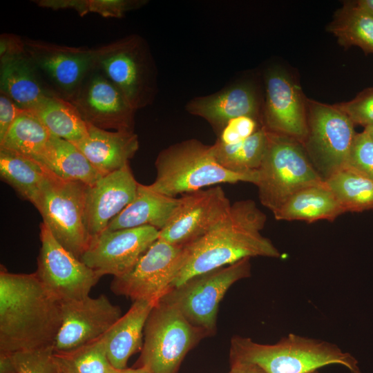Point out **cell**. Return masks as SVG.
I'll list each match as a JSON object with an SVG mask.
<instances>
[{"instance_id":"cell-1","label":"cell","mask_w":373,"mask_h":373,"mask_svg":"<svg viewBox=\"0 0 373 373\" xmlns=\"http://www.w3.org/2000/svg\"><path fill=\"white\" fill-rule=\"evenodd\" d=\"M267 216L252 200L232 203L205 234L183 247L180 269L171 289L195 276L253 257L279 258L280 254L261 231Z\"/></svg>"},{"instance_id":"cell-2","label":"cell","mask_w":373,"mask_h":373,"mask_svg":"<svg viewBox=\"0 0 373 373\" xmlns=\"http://www.w3.org/2000/svg\"><path fill=\"white\" fill-rule=\"evenodd\" d=\"M62 321L61 303L37 274L0 269V352L52 347Z\"/></svg>"},{"instance_id":"cell-3","label":"cell","mask_w":373,"mask_h":373,"mask_svg":"<svg viewBox=\"0 0 373 373\" xmlns=\"http://www.w3.org/2000/svg\"><path fill=\"white\" fill-rule=\"evenodd\" d=\"M229 358L231 363L254 364L266 373H312L329 365H340L352 373H359L356 358L337 345L294 334L271 345L235 336L231 340Z\"/></svg>"},{"instance_id":"cell-4","label":"cell","mask_w":373,"mask_h":373,"mask_svg":"<svg viewBox=\"0 0 373 373\" xmlns=\"http://www.w3.org/2000/svg\"><path fill=\"white\" fill-rule=\"evenodd\" d=\"M156 178L148 185L152 191L171 198L219 184L240 182L256 184L258 172L238 173L222 166L216 159L211 145L196 139L172 144L157 155Z\"/></svg>"},{"instance_id":"cell-5","label":"cell","mask_w":373,"mask_h":373,"mask_svg":"<svg viewBox=\"0 0 373 373\" xmlns=\"http://www.w3.org/2000/svg\"><path fill=\"white\" fill-rule=\"evenodd\" d=\"M260 203L275 213L295 193L325 179L297 140L268 131L265 155L257 171Z\"/></svg>"},{"instance_id":"cell-6","label":"cell","mask_w":373,"mask_h":373,"mask_svg":"<svg viewBox=\"0 0 373 373\" xmlns=\"http://www.w3.org/2000/svg\"><path fill=\"white\" fill-rule=\"evenodd\" d=\"M95 63L136 111L151 105L157 93V70L147 41L130 35L94 48Z\"/></svg>"},{"instance_id":"cell-7","label":"cell","mask_w":373,"mask_h":373,"mask_svg":"<svg viewBox=\"0 0 373 373\" xmlns=\"http://www.w3.org/2000/svg\"><path fill=\"white\" fill-rule=\"evenodd\" d=\"M209 335L173 305L160 299L146 320L138 367L149 373H176L188 352Z\"/></svg>"},{"instance_id":"cell-8","label":"cell","mask_w":373,"mask_h":373,"mask_svg":"<svg viewBox=\"0 0 373 373\" xmlns=\"http://www.w3.org/2000/svg\"><path fill=\"white\" fill-rule=\"evenodd\" d=\"M87 186L47 171L35 205L55 239L79 259L90 242L86 220Z\"/></svg>"},{"instance_id":"cell-9","label":"cell","mask_w":373,"mask_h":373,"mask_svg":"<svg viewBox=\"0 0 373 373\" xmlns=\"http://www.w3.org/2000/svg\"><path fill=\"white\" fill-rule=\"evenodd\" d=\"M250 276V258H244L192 277L169 289L160 299L175 306L191 325L213 335L219 305L227 291Z\"/></svg>"},{"instance_id":"cell-10","label":"cell","mask_w":373,"mask_h":373,"mask_svg":"<svg viewBox=\"0 0 373 373\" xmlns=\"http://www.w3.org/2000/svg\"><path fill=\"white\" fill-rule=\"evenodd\" d=\"M307 134L303 145L326 180L347 165L357 133L354 124L335 105L307 99Z\"/></svg>"},{"instance_id":"cell-11","label":"cell","mask_w":373,"mask_h":373,"mask_svg":"<svg viewBox=\"0 0 373 373\" xmlns=\"http://www.w3.org/2000/svg\"><path fill=\"white\" fill-rule=\"evenodd\" d=\"M24 48L44 88L69 101L95 66L93 48L23 37Z\"/></svg>"},{"instance_id":"cell-12","label":"cell","mask_w":373,"mask_h":373,"mask_svg":"<svg viewBox=\"0 0 373 373\" xmlns=\"http://www.w3.org/2000/svg\"><path fill=\"white\" fill-rule=\"evenodd\" d=\"M40 240L35 274L48 292L61 303L89 296L102 276L65 249L43 222Z\"/></svg>"},{"instance_id":"cell-13","label":"cell","mask_w":373,"mask_h":373,"mask_svg":"<svg viewBox=\"0 0 373 373\" xmlns=\"http://www.w3.org/2000/svg\"><path fill=\"white\" fill-rule=\"evenodd\" d=\"M184 249L157 239L127 274L114 277L111 289L133 301L157 302L171 288L182 262Z\"/></svg>"},{"instance_id":"cell-14","label":"cell","mask_w":373,"mask_h":373,"mask_svg":"<svg viewBox=\"0 0 373 373\" xmlns=\"http://www.w3.org/2000/svg\"><path fill=\"white\" fill-rule=\"evenodd\" d=\"M68 102L88 124L107 131H134L136 110L95 63Z\"/></svg>"},{"instance_id":"cell-15","label":"cell","mask_w":373,"mask_h":373,"mask_svg":"<svg viewBox=\"0 0 373 373\" xmlns=\"http://www.w3.org/2000/svg\"><path fill=\"white\" fill-rule=\"evenodd\" d=\"M159 233L151 226L104 230L90 240L80 260L102 276L119 277L133 268Z\"/></svg>"},{"instance_id":"cell-16","label":"cell","mask_w":373,"mask_h":373,"mask_svg":"<svg viewBox=\"0 0 373 373\" xmlns=\"http://www.w3.org/2000/svg\"><path fill=\"white\" fill-rule=\"evenodd\" d=\"M231 203L218 185L183 194L158 239L184 247L212 228L229 210Z\"/></svg>"},{"instance_id":"cell-17","label":"cell","mask_w":373,"mask_h":373,"mask_svg":"<svg viewBox=\"0 0 373 373\" xmlns=\"http://www.w3.org/2000/svg\"><path fill=\"white\" fill-rule=\"evenodd\" d=\"M62 321L54 341L55 353L77 349L104 336L122 316L104 294L61 303Z\"/></svg>"},{"instance_id":"cell-18","label":"cell","mask_w":373,"mask_h":373,"mask_svg":"<svg viewBox=\"0 0 373 373\" xmlns=\"http://www.w3.org/2000/svg\"><path fill=\"white\" fill-rule=\"evenodd\" d=\"M262 124L271 133L303 143L307 134L306 101L299 86L283 70H269L265 77Z\"/></svg>"},{"instance_id":"cell-19","label":"cell","mask_w":373,"mask_h":373,"mask_svg":"<svg viewBox=\"0 0 373 373\" xmlns=\"http://www.w3.org/2000/svg\"><path fill=\"white\" fill-rule=\"evenodd\" d=\"M0 93L30 111L52 96L41 83L26 52L23 37L13 34L0 37Z\"/></svg>"},{"instance_id":"cell-20","label":"cell","mask_w":373,"mask_h":373,"mask_svg":"<svg viewBox=\"0 0 373 373\" xmlns=\"http://www.w3.org/2000/svg\"><path fill=\"white\" fill-rule=\"evenodd\" d=\"M139 184L128 164L87 186L86 220L90 240L106 230L109 222L134 200Z\"/></svg>"},{"instance_id":"cell-21","label":"cell","mask_w":373,"mask_h":373,"mask_svg":"<svg viewBox=\"0 0 373 373\" xmlns=\"http://www.w3.org/2000/svg\"><path fill=\"white\" fill-rule=\"evenodd\" d=\"M185 110L205 119L218 135L231 119L251 116L262 121L259 98L255 88L247 84H234L215 93L189 100Z\"/></svg>"},{"instance_id":"cell-22","label":"cell","mask_w":373,"mask_h":373,"mask_svg":"<svg viewBox=\"0 0 373 373\" xmlns=\"http://www.w3.org/2000/svg\"><path fill=\"white\" fill-rule=\"evenodd\" d=\"M88 131L84 139L73 144L102 175L128 164L139 149L138 137L134 131H107L90 124Z\"/></svg>"},{"instance_id":"cell-23","label":"cell","mask_w":373,"mask_h":373,"mask_svg":"<svg viewBox=\"0 0 373 373\" xmlns=\"http://www.w3.org/2000/svg\"><path fill=\"white\" fill-rule=\"evenodd\" d=\"M156 303L147 300L134 301L127 312L104 334L107 358L114 368H126L128 358L141 352L145 324Z\"/></svg>"},{"instance_id":"cell-24","label":"cell","mask_w":373,"mask_h":373,"mask_svg":"<svg viewBox=\"0 0 373 373\" xmlns=\"http://www.w3.org/2000/svg\"><path fill=\"white\" fill-rule=\"evenodd\" d=\"M345 211L325 180L305 187L293 194L275 213L276 220L333 221Z\"/></svg>"},{"instance_id":"cell-25","label":"cell","mask_w":373,"mask_h":373,"mask_svg":"<svg viewBox=\"0 0 373 373\" xmlns=\"http://www.w3.org/2000/svg\"><path fill=\"white\" fill-rule=\"evenodd\" d=\"M171 198L139 184L134 200L108 224L106 230H118L142 226L162 229L179 203Z\"/></svg>"},{"instance_id":"cell-26","label":"cell","mask_w":373,"mask_h":373,"mask_svg":"<svg viewBox=\"0 0 373 373\" xmlns=\"http://www.w3.org/2000/svg\"><path fill=\"white\" fill-rule=\"evenodd\" d=\"M39 164L61 179L88 186L93 185L103 176L74 144L53 135Z\"/></svg>"},{"instance_id":"cell-27","label":"cell","mask_w":373,"mask_h":373,"mask_svg":"<svg viewBox=\"0 0 373 373\" xmlns=\"http://www.w3.org/2000/svg\"><path fill=\"white\" fill-rule=\"evenodd\" d=\"M46 173V169L36 161L0 148V176L2 181L35 207Z\"/></svg>"},{"instance_id":"cell-28","label":"cell","mask_w":373,"mask_h":373,"mask_svg":"<svg viewBox=\"0 0 373 373\" xmlns=\"http://www.w3.org/2000/svg\"><path fill=\"white\" fill-rule=\"evenodd\" d=\"M52 136L32 111L25 110L0 141V148L16 152L40 163L47 152Z\"/></svg>"},{"instance_id":"cell-29","label":"cell","mask_w":373,"mask_h":373,"mask_svg":"<svg viewBox=\"0 0 373 373\" xmlns=\"http://www.w3.org/2000/svg\"><path fill=\"white\" fill-rule=\"evenodd\" d=\"M32 112L55 137L75 143L88 134V124L76 108L61 98L48 97Z\"/></svg>"},{"instance_id":"cell-30","label":"cell","mask_w":373,"mask_h":373,"mask_svg":"<svg viewBox=\"0 0 373 373\" xmlns=\"http://www.w3.org/2000/svg\"><path fill=\"white\" fill-rule=\"evenodd\" d=\"M268 131L262 126L246 140L232 145L216 142L211 145L216 160L224 168L238 173L257 172L265 155Z\"/></svg>"},{"instance_id":"cell-31","label":"cell","mask_w":373,"mask_h":373,"mask_svg":"<svg viewBox=\"0 0 373 373\" xmlns=\"http://www.w3.org/2000/svg\"><path fill=\"white\" fill-rule=\"evenodd\" d=\"M345 212L373 209V180L345 166L325 180Z\"/></svg>"},{"instance_id":"cell-32","label":"cell","mask_w":373,"mask_h":373,"mask_svg":"<svg viewBox=\"0 0 373 373\" xmlns=\"http://www.w3.org/2000/svg\"><path fill=\"white\" fill-rule=\"evenodd\" d=\"M343 46H356L366 53H373V18L347 3L341 8L328 26Z\"/></svg>"},{"instance_id":"cell-33","label":"cell","mask_w":373,"mask_h":373,"mask_svg":"<svg viewBox=\"0 0 373 373\" xmlns=\"http://www.w3.org/2000/svg\"><path fill=\"white\" fill-rule=\"evenodd\" d=\"M59 373H111L113 367L106 355L104 335L77 349L55 353Z\"/></svg>"},{"instance_id":"cell-34","label":"cell","mask_w":373,"mask_h":373,"mask_svg":"<svg viewBox=\"0 0 373 373\" xmlns=\"http://www.w3.org/2000/svg\"><path fill=\"white\" fill-rule=\"evenodd\" d=\"M142 0H61V9H73L81 16L95 12L104 17L120 18L133 9L146 3Z\"/></svg>"},{"instance_id":"cell-35","label":"cell","mask_w":373,"mask_h":373,"mask_svg":"<svg viewBox=\"0 0 373 373\" xmlns=\"http://www.w3.org/2000/svg\"><path fill=\"white\" fill-rule=\"evenodd\" d=\"M18 373H59L52 347L12 354Z\"/></svg>"},{"instance_id":"cell-36","label":"cell","mask_w":373,"mask_h":373,"mask_svg":"<svg viewBox=\"0 0 373 373\" xmlns=\"http://www.w3.org/2000/svg\"><path fill=\"white\" fill-rule=\"evenodd\" d=\"M355 124L373 125V88H367L352 100L334 104Z\"/></svg>"},{"instance_id":"cell-37","label":"cell","mask_w":373,"mask_h":373,"mask_svg":"<svg viewBox=\"0 0 373 373\" xmlns=\"http://www.w3.org/2000/svg\"><path fill=\"white\" fill-rule=\"evenodd\" d=\"M347 166L373 180V140L363 131L356 135Z\"/></svg>"},{"instance_id":"cell-38","label":"cell","mask_w":373,"mask_h":373,"mask_svg":"<svg viewBox=\"0 0 373 373\" xmlns=\"http://www.w3.org/2000/svg\"><path fill=\"white\" fill-rule=\"evenodd\" d=\"M262 121L251 116H240L228 122L218 135L217 142L224 145L239 143L262 126Z\"/></svg>"},{"instance_id":"cell-39","label":"cell","mask_w":373,"mask_h":373,"mask_svg":"<svg viewBox=\"0 0 373 373\" xmlns=\"http://www.w3.org/2000/svg\"><path fill=\"white\" fill-rule=\"evenodd\" d=\"M24 111L7 95L0 93V141Z\"/></svg>"},{"instance_id":"cell-40","label":"cell","mask_w":373,"mask_h":373,"mask_svg":"<svg viewBox=\"0 0 373 373\" xmlns=\"http://www.w3.org/2000/svg\"><path fill=\"white\" fill-rule=\"evenodd\" d=\"M229 373H266L260 367L246 363H231Z\"/></svg>"},{"instance_id":"cell-41","label":"cell","mask_w":373,"mask_h":373,"mask_svg":"<svg viewBox=\"0 0 373 373\" xmlns=\"http://www.w3.org/2000/svg\"><path fill=\"white\" fill-rule=\"evenodd\" d=\"M0 373H18L12 354L0 352Z\"/></svg>"},{"instance_id":"cell-42","label":"cell","mask_w":373,"mask_h":373,"mask_svg":"<svg viewBox=\"0 0 373 373\" xmlns=\"http://www.w3.org/2000/svg\"><path fill=\"white\" fill-rule=\"evenodd\" d=\"M354 3L358 8L373 18V0H359Z\"/></svg>"},{"instance_id":"cell-43","label":"cell","mask_w":373,"mask_h":373,"mask_svg":"<svg viewBox=\"0 0 373 373\" xmlns=\"http://www.w3.org/2000/svg\"><path fill=\"white\" fill-rule=\"evenodd\" d=\"M111 373H149L148 370L143 367H137V368H124L121 370L113 367Z\"/></svg>"},{"instance_id":"cell-44","label":"cell","mask_w":373,"mask_h":373,"mask_svg":"<svg viewBox=\"0 0 373 373\" xmlns=\"http://www.w3.org/2000/svg\"><path fill=\"white\" fill-rule=\"evenodd\" d=\"M363 131L373 140V125L365 127Z\"/></svg>"},{"instance_id":"cell-45","label":"cell","mask_w":373,"mask_h":373,"mask_svg":"<svg viewBox=\"0 0 373 373\" xmlns=\"http://www.w3.org/2000/svg\"><path fill=\"white\" fill-rule=\"evenodd\" d=\"M312 373H318V372H312Z\"/></svg>"}]
</instances>
